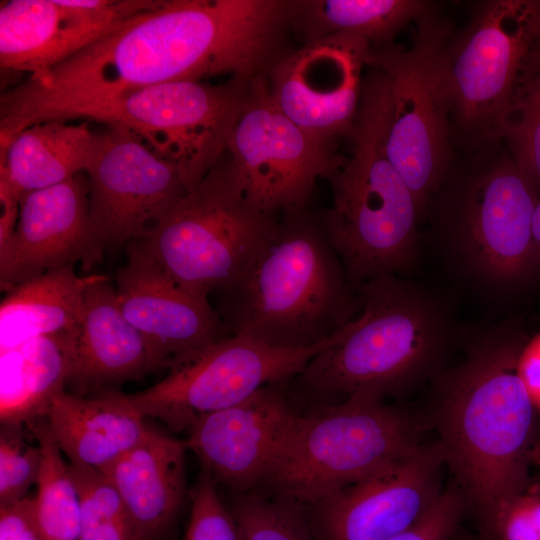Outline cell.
Returning a JSON list of instances; mask_svg holds the SVG:
<instances>
[{"mask_svg": "<svg viewBox=\"0 0 540 540\" xmlns=\"http://www.w3.org/2000/svg\"><path fill=\"white\" fill-rule=\"evenodd\" d=\"M437 441L305 506L315 540H390L439 498L445 469Z\"/></svg>", "mask_w": 540, "mask_h": 540, "instance_id": "9a60e30c", "label": "cell"}, {"mask_svg": "<svg viewBox=\"0 0 540 540\" xmlns=\"http://www.w3.org/2000/svg\"><path fill=\"white\" fill-rule=\"evenodd\" d=\"M0 204V249H2L15 231L20 210V198L2 181H0Z\"/></svg>", "mask_w": 540, "mask_h": 540, "instance_id": "74e56055", "label": "cell"}, {"mask_svg": "<svg viewBox=\"0 0 540 540\" xmlns=\"http://www.w3.org/2000/svg\"><path fill=\"white\" fill-rule=\"evenodd\" d=\"M312 407L259 487L304 506L409 456L428 430L421 414L370 395Z\"/></svg>", "mask_w": 540, "mask_h": 540, "instance_id": "ba28073f", "label": "cell"}, {"mask_svg": "<svg viewBox=\"0 0 540 540\" xmlns=\"http://www.w3.org/2000/svg\"><path fill=\"white\" fill-rule=\"evenodd\" d=\"M459 152L422 225L456 277L496 299L536 279L532 220L540 197L503 140Z\"/></svg>", "mask_w": 540, "mask_h": 540, "instance_id": "277c9868", "label": "cell"}, {"mask_svg": "<svg viewBox=\"0 0 540 540\" xmlns=\"http://www.w3.org/2000/svg\"><path fill=\"white\" fill-rule=\"evenodd\" d=\"M159 0H9L0 5V66L39 75Z\"/></svg>", "mask_w": 540, "mask_h": 540, "instance_id": "d6986e66", "label": "cell"}, {"mask_svg": "<svg viewBox=\"0 0 540 540\" xmlns=\"http://www.w3.org/2000/svg\"><path fill=\"white\" fill-rule=\"evenodd\" d=\"M68 465L80 501L79 540H143L110 478L99 469Z\"/></svg>", "mask_w": 540, "mask_h": 540, "instance_id": "f1b7e54d", "label": "cell"}, {"mask_svg": "<svg viewBox=\"0 0 540 540\" xmlns=\"http://www.w3.org/2000/svg\"><path fill=\"white\" fill-rule=\"evenodd\" d=\"M414 23L409 45L371 47L366 66L387 81L386 150L415 197L422 226L427 202L455 156L445 56L454 26L435 8Z\"/></svg>", "mask_w": 540, "mask_h": 540, "instance_id": "30bf717a", "label": "cell"}, {"mask_svg": "<svg viewBox=\"0 0 540 540\" xmlns=\"http://www.w3.org/2000/svg\"><path fill=\"white\" fill-rule=\"evenodd\" d=\"M466 516L463 497L450 482L417 522L390 540H452Z\"/></svg>", "mask_w": 540, "mask_h": 540, "instance_id": "e575fe53", "label": "cell"}, {"mask_svg": "<svg viewBox=\"0 0 540 540\" xmlns=\"http://www.w3.org/2000/svg\"><path fill=\"white\" fill-rule=\"evenodd\" d=\"M224 156L153 229L132 241L180 287L203 300L230 289L248 272L274 238L280 219L247 198Z\"/></svg>", "mask_w": 540, "mask_h": 540, "instance_id": "9c48e42d", "label": "cell"}, {"mask_svg": "<svg viewBox=\"0 0 540 540\" xmlns=\"http://www.w3.org/2000/svg\"><path fill=\"white\" fill-rule=\"evenodd\" d=\"M356 291L359 314L292 379L294 399L318 405L358 394L401 398L451 363L463 325L447 294L395 274Z\"/></svg>", "mask_w": 540, "mask_h": 540, "instance_id": "3957f363", "label": "cell"}, {"mask_svg": "<svg viewBox=\"0 0 540 540\" xmlns=\"http://www.w3.org/2000/svg\"><path fill=\"white\" fill-rule=\"evenodd\" d=\"M104 249L90 219L85 172L27 193L20 199L15 231L0 249L1 291L78 262L90 270L101 262Z\"/></svg>", "mask_w": 540, "mask_h": 540, "instance_id": "ac0fdd59", "label": "cell"}, {"mask_svg": "<svg viewBox=\"0 0 540 540\" xmlns=\"http://www.w3.org/2000/svg\"><path fill=\"white\" fill-rule=\"evenodd\" d=\"M226 154L247 198L278 216L306 208L317 180L329 181L344 160L279 110L266 77L252 80Z\"/></svg>", "mask_w": 540, "mask_h": 540, "instance_id": "4fadbf2b", "label": "cell"}, {"mask_svg": "<svg viewBox=\"0 0 540 540\" xmlns=\"http://www.w3.org/2000/svg\"><path fill=\"white\" fill-rule=\"evenodd\" d=\"M185 440L151 429L103 471L119 491L143 540L163 535L176 519L186 490Z\"/></svg>", "mask_w": 540, "mask_h": 540, "instance_id": "603a6c76", "label": "cell"}, {"mask_svg": "<svg viewBox=\"0 0 540 540\" xmlns=\"http://www.w3.org/2000/svg\"><path fill=\"white\" fill-rule=\"evenodd\" d=\"M73 335L58 333L0 351L1 423L44 417L52 399L67 387Z\"/></svg>", "mask_w": 540, "mask_h": 540, "instance_id": "484cf974", "label": "cell"}, {"mask_svg": "<svg viewBox=\"0 0 540 540\" xmlns=\"http://www.w3.org/2000/svg\"><path fill=\"white\" fill-rule=\"evenodd\" d=\"M477 535L481 540H540V494L529 487L516 495Z\"/></svg>", "mask_w": 540, "mask_h": 540, "instance_id": "836d02e7", "label": "cell"}, {"mask_svg": "<svg viewBox=\"0 0 540 540\" xmlns=\"http://www.w3.org/2000/svg\"><path fill=\"white\" fill-rule=\"evenodd\" d=\"M530 338L518 319L463 325V356L429 383L423 420L477 533L529 488L540 435L518 364Z\"/></svg>", "mask_w": 540, "mask_h": 540, "instance_id": "7a4b0ae2", "label": "cell"}, {"mask_svg": "<svg viewBox=\"0 0 540 540\" xmlns=\"http://www.w3.org/2000/svg\"><path fill=\"white\" fill-rule=\"evenodd\" d=\"M390 99L384 75L364 73L351 153L329 180L332 204L320 214L329 242L356 289L385 274L405 276L421 255V218L386 150Z\"/></svg>", "mask_w": 540, "mask_h": 540, "instance_id": "8992f818", "label": "cell"}, {"mask_svg": "<svg viewBox=\"0 0 540 540\" xmlns=\"http://www.w3.org/2000/svg\"><path fill=\"white\" fill-rule=\"evenodd\" d=\"M73 266L49 270L6 293L0 305V351L42 336L76 334L85 292L102 274L81 277Z\"/></svg>", "mask_w": 540, "mask_h": 540, "instance_id": "d4e9b609", "label": "cell"}, {"mask_svg": "<svg viewBox=\"0 0 540 540\" xmlns=\"http://www.w3.org/2000/svg\"><path fill=\"white\" fill-rule=\"evenodd\" d=\"M296 0H160L0 98V143L144 87L267 77L292 49Z\"/></svg>", "mask_w": 540, "mask_h": 540, "instance_id": "6da1fadb", "label": "cell"}, {"mask_svg": "<svg viewBox=\"0 0 540 540\" xmlns=\"http://www.w3.org/2000/svg\"><path fill=\"white\" fill-rule=\"evenodd\" d=\"M231 512L240 540H315L306 509L256 490L237 494Z\"/></svg>", "mask_w": 540, "mask_h": 540, "instance_id": "f546056e", "label": "cell"}, {"mask_svg": "<svg viewBox=\"0 0 540 540\" xmlns=\"http://www.w3.org/2000/svg\"><path fill=\"white\" fill-rule=\"evenodd\" d=\"M85 173L90 219L105 248L143 238L189 193L180 169L120 124L94 132Z\"/></svg>", "mask_w": 540, "mask_h": 540, "instance_id": "5bb4252c", "label": "cell"}, {"mask_svg": "<svg viewBox=\"0 0 540 540\" xmlns=\"http://www.w3.org/2000/svg\"><path fill=\"white\" fill-rule=\"evenodd\" d=\"M452 540H481L477 534H473L463 529L461 526Z\"/></svg>", "mask_w": 540, "mask_h": 540, "instance_id": "ab89813d", "label": "cell"}, {"mask_svg": "<svg viewBox=\"0 0 540 540\" xmlns=\"http://www.w3.org/2000/svg\"><path fill=\"white\" fill-rule=\"evenodd\" d=\"M191 512L183 540H240L231 510L221 501L217 483L202 469L190 492Z\"/></svg>", "mask_w": 540, "mask_h": 540, "instance_id": "1f68e13d", "label": "cell"}, {"mask_svg": "<svg viewBox=\"0 0 540 540\" xmlns=\"http://www.w3.org/2000/svg\"><path fill=\"white\" fill-rule=\"evenodd\" d=\"M370 48L362 39L337 35L292 49L266 77L272 101L320 141L350 139Z\"/></svg>", "mask_w": 540, "mask_h": 540, "instance_id": "2e32d148", "label": "cell"}, {"mask_svg": "<svg viewBox=\"0 0 540 540\" xmlns=\"http://www.w3.org/2000/svg\"><path fill=\"white\" fill-rule=\"evenodd\" d=\"M532 248L536 278L540 277V199L536 205L532 220Z\"/></svg>", "mask_w": 540, "mask_h": 540, "instance_id": "f35d334b", "label": "cell"}, {"mask_svg": "<svg viewBox=\"0 0 540 540\" xmlns=\"http://www.w3.org/2000/svg\"><path fill=\"white\" fill-rule=\"evenodd\" d=\"M503 141L540 197V81Z\"/></svg>", "mask_w": 540, "mask_h": 540, "instance_id": "d6a6232c", "label": "cell"}, {"mask_svg": "<svg viewBox=\"0 0 540 540\" xmlns=\"http://www.w3.org/2000/svg\"><path fill=\"white\" fill-rule=\"evenodd\" d=\"M67 121L56 119L30 125L0 148V181L20 199L86 171L94 131L87 122Z\"/></svg>", "mask_w": 540, "mask_h": 540, "instance_id": "cb8c5ba5", "label": "cell"}, {"mask_svg": "<svg viewBox=\"0 0 540 540\" xmlns=\"http://www.w3.org/2000/svg\"><path fill=\"white\" fill-rule=\"evenodd\" d=\"M218 296L216 310L230 335L289 349L327 340L361 310L320 215L308 207L281 214L256 262Z\"/></svg>", "mask_w": 540, "mask_h": 540, "instance_id": "5b68a950", "label": "cell"}, {"mask_svg": "<svg viewBox=\"0 0 540 540\" xmlns=\"http://www.w3.org/2000/svg\"><path fill=\"white\" fill-rule=\"evenodd\" d=\"M42 453V466L33 497L42 540H79L81 510L78 490L45 417L26 423Z\"/></svg>", "mask_w": 540, "mask_h": 540, "instance_id": "83f0119b", "label": "cell"}, {"mask_svg": "<svg viewBox=\"0 0 540 540\" xmlns=\"http://www.w3.org/2000/svg\"><path fill=\"white\" fill-rule=\"evenodd\" d=\"M445 56L455 151L504 140L540 81V0L476 2Z\"/></svg>", "mask_w": 540, "mask_h": 540, "instance_id": "52a82bcc", "label": "cell"}, {"mask_svg": "<svg viewBox=\"0 0 540 540\" xmlns=\"http://www.w3.org/2000/svg\"><path fill=\"white\" fill-rule=\"evenodd\" d=\"M160 369L163 366L146 339L124 316L115 285L102 274L85 292L67 387L84 396L141 380Z\"/></svg>", "mask_w": 540, "mask_h": 540, "instance_id": "44dd1931", "label": "cell"}, {"mask_svg": "<svg viewBox=\"0 0 540 540\" xmlns=\"http://www.w3.org/2000/svg\"><path fill=\"white\" fill-rule=\"evenodd\" d=\"M520 377L537 411L540 423V333L530 338L518 364ZM534 463L540 464V435L535 448Z\"/></svg>", "mask_w": 540, "mask_h": 540, "instance_id": "8d00e7d4", "label": "cell"}, {"mask_svg": "<svg viewBox=\"0 0 540 540\" xmlns=\"http://www.w3.org/2000/svg\"><path fill=\"white\" fill-rule=\"evenodd\" d=\"M126 251L128 261L115 277L118 302L163 368L180 367L230 336L209 300L180 287L134 242Z\"/></svg>", "mask_w": 540, "mask_h": 540, "instance_id": "ffe728a7", "label": "cell"}, {"mask_svg": "<svg viewBox=\"0 0 540 540\" xmlns=\"http://www.w3.org/2000/svg\"><path fill=\"white\" fill-rule=\"evenodd\" d=\"M0 540H42L33 498L0 507Z\"/></svg>", "mask_w": 540, "mask_h": 540, "instance_id": "d590c367", "label": "cell"}, {"mask_svg": "<svg viewBox=\"0 0 540 540\" xmlns=\"http://www.w3.org/2000/svg\"><path fill=\"white\" fill-rule=\"evenodd\" d=\"M21 423H1L0 432V507L24 497L37 484L42 466L39 445L26 442Z\"/></svg>", "mask_w": 540, "mask_h": 540, "instance_id": "4dcf8cb0", "label": "cell"}, {"mask_svg": "<svg viewBox=\"0 0 540 540\" xmlns=\"http://www.w3.org/2000/svg\"><path fill=\"white\" fill-rule=\"evenodd\" d=\"M434 8L425 0H297L291 29L302 44L345 35L380 47Z\"/></svg>", "mask_w": 540, "mask_h": 540, "instance_id": "4316f807", "label": "cell"}, {"mask_svg": "<svg viewBox=\"0 0 540 540\" xmlns=\"http://www.w3.org/2000/svg\"><path fill=\"white\" fill-rule=\"evenodd\" d=\"M290 381V380H288ZM288 381L199 419L185 440L215 482L237 494L257 490L276 467L301 414Z\"/></svg>", "mask_w": 540, "mask_h": 540, "instance_id": "e0dca14e", "label": "cell"}, {"mask_svg": "<svg viewBox=\"0 0 540 540\" xmlns=\"http://www.w3.org/2000/svg\"><path fill=\"white\" fill-rule=\"evenodd\" d=\"M251 82L230 77L220 84L162 83L87 107L75 118L127 127L180 169L190 192L225 154Z\"/></svg>", "mask_w": 540, "mask_h": 540, "instance_id": "8fae6325", "label": "cell"}, {"mask_svg": "<svg viewBox=\"0 0 540 540\" xmlns=\"http://www.w3.org/2000/svg\"><path fill=\"white\" fill-rule=\"evenodd\" d=\"M338 335L339 330L317 345L289 349L233 334L169 370L153 386L122 395L144 418H157L174 432L188 431L202 417L234 406L268 384L292 380Z\"/></svg>", "mask_w": 540, "mask_h": 540, "instance_id": "7c38bea8", "label": "cell"}, {"mask_svg": "<svg viewBox=\"0 0 540 540\" xmlns=\"http://www.w3.org/2000/svg\"><path fill=\"white\" fill-rule=\"evenodd\" d=\"M69 463L104 470L151 431L145 418L116 391L84 397L66 390L44 416Z\"/></svg>", "mask_w": 540, "mask_h": 540, "instance_id": "7402d4cb", "label": "cell"}]
</instances>
